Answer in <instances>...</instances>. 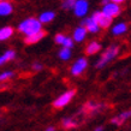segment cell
<instances>
[{
	"instance_id": "obj_4",
	"label": "cell",
	"mask_w": 131,
	"mask_h": 131,
	"mask_svg": "<svg viewBox=\"0 0 131 131\" xmlns=\"http://www.w3.org/2000/svg\"><path fill=\"white\" fill-rule=\"evenodd\" d=\"M103 7L101 10L102 13H105L107 17H110L111 19H113L114 17L119 16L120 12H122V6L118 4H114L113 1L110 3V1H103Z\"/></svg>"
},
{
	"instance_id": "obj_12",
	"label": "cell",
	"mask_w": 131,
	"mask_h": 131,
	"mask_svg": "<svg viewBox=\"0 0 131 131\" xmlns=\"http://www.w3.org/2000/svg\"><path fill=\"white\" fill-rule=\"evenodd\" d=\"M13 11V6L10 1H0V16H8Z\"/></svg>"
},
{
	"instance_id": "obj_13",
	"label": "cell",
	"mask_w": 131,
	"mask_h": 131,
	"mask_svg": "<svg viewBox=\"0 0 131 131\" xmlns=\"http://www.w3.org/2000/svg\"><path fill=\"white\" fill-rule=\"evenodd\" d=\"M87 36V30L84 27H77L73 31V41H77V42H82V41L85 39Z\"/></svg>"
},
{
	"instance_id": "obj_6",
	"label": "cell",
	"mask_w": 131,
	"mask_h": 131,
	"mask_svg": "<svg viewBox=\"0 0 131 131\" xmlns=\"http://www.w3.org/2000/svg\"><path fill=\"white\" fill-rule=\"evenodd\" d=\"M103 108H105V105H103V103L94 102V101H88L83 106V108H82V112L88 115H93V114H95V113H97V112L102 111Z\"/></svg>"
},
{
	"instance_id": "obj_19",
	"label": "cell",
	"mask_w": 131,
	"mask_h": 131,
	"mask_svg": "<svg viewBox=\"0 0 131 131\" xmlns=\"http://www.w3.org/2000/svg\"><path fill=\"white\" fill-rule=\"evenodd\" d=\"M127 30V25L125 23H118L115 24L114 27H113V29H112V32H113V35L118 36V35H122V34H124V32H126Z\"/></svg>"
},
{
	"instance_id": "obj_9",
	"label": "cell",
	"mask_w": 131,
	"mask_h": 131,
	"mask_svg": "<svg viewBox=\"0 0 131 131\" xmlns=\"http://www.w3.org/2000/svg\"><path fill=\"white\" fill-rule=\"evenodd\" d=\"M82 27H84L87 31L93 32V34H95V32H99L100 31L99 25L96 24L95 20L93 19V17H89V18L83 19V22H82Z\"/></svg>"
},
{
	"instance_id": "obj_2",
	"label": "cell",
	"mask_w": 131,
	"mask_h": 131,
	"mask_svg": "<svg viewBox=\"0 0 131 131\" xmlns=\"http://www.w3.org/2000/svg\"><path fill=\"white\" fill-rule=\"evenodd\" d=\"M118 53H119V47H118V46H115V45L110 46V47L102 53V56H101V58L99 59V61L96 63V69L105 68L112 59H114L115 57L118 56Z\"/></svg>"
},
{
	"instance_id": "obj_14",
	"label": "cell",
	"mask_w": 131,
	"mask_h": 131,
	"mask_svg": "<svg viewBox=\"0 0 131 131\" xmlns=\"http://www.w3.org/2000/svg\"><path fill=\"white\" fill-rule=\"evenodd\" d=\"M16 58V52L13 51V49H8L4 53V54H1L0 56V66L1 65H4L5 63H7V61H11Z\"/></svg>"
},
{
	"instance_id": "obj_24",
	"label": "cell",
	"mask_w": 131,
	"mask_h": 131,
	"mask_svg": "<svg viewBox=\"0 0 131 131\" xmlns=\"http://www.w3.org/2000/svg\"><path fill=\"white\" fill-rule=\"evenodd\" d=\"M65 39H66V36L63 35V34H58V35H56V37H54V40H56V42L58 45H63Z\"/></svg>"
},
{
	"instance_id": "obj_23",
	"label": "cell",
	"mask_w": 131,
	"mask_h": 131,
	"mask_svg": "<svg viewBox=\"0 0 131 131\" xmlns=\"http://www.w3.org/2000/svg\"><path fill=\"white\" fill-rule=\"evenodd\" d=\"M73 5H75L73 0H65L61 6H63L64 10H70V8H73Z\"/></svg>"
},
{
	"instance_id": "obj_15",
	"label": "cell",
	"mask_w": 131,
	"mask_h": 131,
	"mask_svg": "<svg viewBox=\"0 0 131 131\" xmlns=\"http://www.w3.org/2000/svg\"><path fill=\"white\" fill-rule=\"evenodd\" d=\"M100 49H101V45L99 42H96V41H91L90 43L85 47V53L88 56H93V54L97 53Z\"/></svg>"
},
{
	"instance_id": "obj_21",
	"label": "cell",
	"mask_w": 131,
	"mask_h": 131,
	"mask_svg": "<svg viewBox=\"0 0 131 131\" xmlns=\"http://www.w3.org/2000/svg\"><path fill=\"white\" fill-rule=\"evenodd\" d=\"M13 77V72L12 71H4L0 73V82H4V81H7L10 78Z\"/></svg>"
},
{
	"instance_id": "obj_11",
	"label": "cell",
	"mask_w": 131,
	"mask_h": 131,
	"mask_svg": "<svg viewBox=\"0 0 131 131\" xmlns=\"http://www.w3.org/2000/svg\"><path fill=\"white\" fill-rule=\"evenodd\" d=\"M45 36H46V31L45 30H41V31L36 32V34H32L30 36H25V39H24V42L27 45H34L36 42H39L40 40H42Z\"/></svg>"
},
{
	"instance_id": "obj_5",
	"label": "cell",
	"mask_w": 131,
	"mask_h": 131,
	"mask_svg": "<svg viewBox=\"0 0 131 131\" xmlns=\"http://www.w3.org/2000/svg\"><path fill=\"white\" fill-rule=\"evenodd\" d=\"M93 19L96 22V24L99 25V28L100 29H106L108 28L110 25H111L112 23V19L110 18V17H107L105 13H102L101 11H97L95 12L94 15H93Z\"/></svg>"
},
{
	"instance_id": "obj_26",
	"label": "cell",
	"mask_w": 131,
	"mask_h": 131,
	"mask_svg": "<svg viewBox=\"0 0 131 131\" xmlns=\"http://www.w3.org/2000/svg\"><path fill=\"white\" fill-rule=\"evenodd\" d=\"M46 131H56V129H54V126H48Z\"/></svg>"
},
{
	"instance_id": "obj_10",
	"label": "cell",
	"mask_w": 131,
	"mask_h": 131,
	"mask_svg": "<svg viewBox=\"0 0 131 131\" xmlns=\"http://www.w3.org/2000/svg\"><path fill=\"white\" fill-rule=\"evenodd\" d=\"M130 118H131V110H129V111L122 112L120 114H118L117 117H114V118L111 120V123L114 124V125H118V126H119V125L124 124L127 119H130Z\"/></svg>"
},
{
	"instance_id": "obj_7",
	"label": "cell",
	"mask_w": 131,
	"mask_h": 131,
	"mask_svg": "<svg viewBox=\"0 0 131 131\" xmlns=\"http://www.w3.org/2000/svg\"><path fill=\"white\" fill-rule=\"evenodd\" d=\"M88 8H89V5H88V1L85 0H77L75 1V5H73V12L77 17H84L87 15Z\"/></svg>"
},
{
	"instance_id": "obj_25",
	"label": "cell",
	"mask_w": 131,
	"mask_h": 131,
	"mask_svg": "<svg viewBox=\"0 0 131 131\" xmlns=\"http://www.w3.org/2000/svg\"><path fill=\"white\" fill-rule=\"evenodd\" d=\"M41 69H42V65L39 63H35V64H32V70L34 71H40Z\"/></svg>"
},
{
	"instance_id": "obj_3",
	"label": "cell",
	"mask_w": 131,
	"mask_h": 131,
	"mask_svg": "<svg viewBox=\"0 0 131 131\" xmlns=\"http://www.w3.org/2000/svg\"><path fill=\"white\" fill-rule=\"evenodd\" d=\"M75 95H76V90H75V89H70V90L65 91L64 94H61V95L58 96V97L54 100V102H53L54 108L60 110V108L65 107L68 103L71 102V100L73 99V96H75Z\"/></svg>"
},
{
	"instance_id": "obj_1",
	"label": "cell",
	"mask_w": 131,
	"mask_h": 131,
	"mask_svg": "<svg viewBox=\"0 0 131 131\" xmlns=\"http://www.w3.org/2000/svg\"><path fill=\"white\" fill-rule=\"evenodd\" d=\"M18 31L24 34L25 36H30L32 34H36L42 30V24L39 22L37 18H34V17H29L27 19L22 20L19 24H18Z\"/></svg>"
},
{
	"instance_id": "obj_27",
	"label": "cell",
	"mask_w": 131,
	"mask_h": 131,
	"mask_svg": "<svg viewBox=\"0 0 131 131\" xmlns=\"http://www.w3.org/2000/svg\"><path fill=\"white\" fill-rule=\"evenodd\" d=\"M94 131H103V129H102L101 126H99V127H96V129H95Z\"/></svg>"
},
{
	"instance_id": "obj_17",
	"label": "cell",
	"mask_w": 131,
	"mask_h": 131,
	"mask_svg": "<svg viewBox=\"0 0 131 131\" xmlns=\"http://www.w3.org/2000/svg\"><path fill=\"white\" fill-rule=\"evenodd\" d=\"M54 17H56V13L53 11H46V12H42L39 17V22L41 24L42 23H49L52 20L54 19Z\"/></svg>"
},
{
	"instance_id": "obj_22",
	"label": "cell",
	"mask_w": 131,
	"mask_h": 131,
	"mask_svg": "<svg viewBox=\"0 0 131 131\" xmlns=\"http://www.w3.org/2000/svg\"><path fill=\"white\" fill-rule=\"evenodd\" d=\"M61 46H63V48L71 49V48L73 47V40H72L71 37H68V36H66V39H65V41H64V43L61 45Z\"/></svg>"
},
{
	"instance_id": "obj_8",
	"label": "cell",
	"mask_w": 131,
	"mask_h": 131,
	"mask_svg": "<svg viewBox=\"0 0 131 131\" xmlns=\"http://www.w3.org/2000/svg\"><path fill=\"white\" fill-rule=\"evenodd\" d=\"M88 66V61L85 58H80V59L75 61L73 65L71 66V73L73 76H80L84 72V70Z\"/></svg>"
},
{
	"instance_id": "obj_18",
	"label": "cell",
	"mask_w": 131,
	"mask_h": 131,
	"mask_svg": "<svg viewBox=\"0 0 131 131\" xmlns=\"http://www.w3.org/2000/svg\"><path fill=\"white\" fill-rule=\"evenodd\" d=\"M78 125V122L75 119V118H71V117H68V118H64L61 120V126L64 129H73Z\"/></svg>"
},
{
	"instance_id": "obj_20",
	"label": "cell",
	"mask_w": 131,
	"mask_h": 131,
	"mask_svg": "<svg viewBox=\"0 0 131 131\" xmlns=\"http://www.w3.org/2000/svg\"><path fill=\"white\" fill-rule=\"evenodd\" d=\"M59 58L61 60H69L70 58H71V49L61 48V51L59 52Z\"/></svg>"
},
{
	"instance_id": "obj_16",
	"label": "cell",
	"mask_w": 131,
	"mask_h": 131,
	"mask_svg": "<svg viewBox=\"0 0 131 131\" xmlns=\"http://www.w3.org/2000/svg\"><path fill=\"white\" fill-rule=\"evenodd\" d=\"M13 28L12 27H4V28L0 29V41H6L8 40L12 35H13Z\"/></svg>"
}]
</instances>
